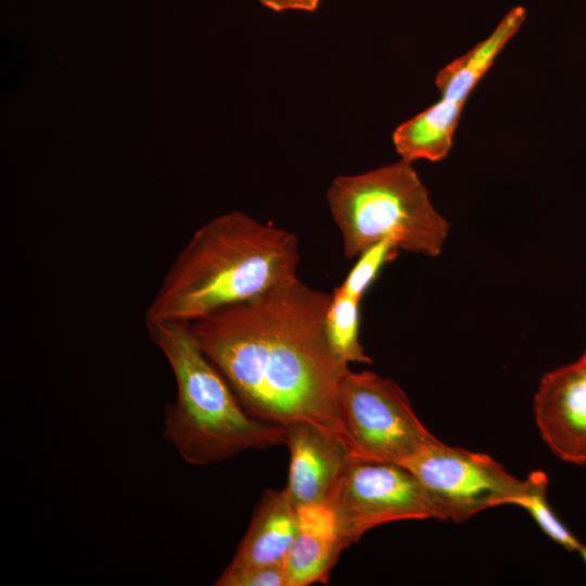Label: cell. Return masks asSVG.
Returning a JSON list of instances; mask_svg holds the SVG:
<instances>
[{"mask_svg": "<svg viewBox=\"0 0 586 586\" xmlns=\"http://www.w3.org/2000/svg\"><path fill=\"white\" fill-rule=\"evenodd\" d=\"M331 297L296 278L189 326L250 416L284 428L311 422L340 436L353 454L339 406L349 368L332 352L324 329Z\"/></svg>", "mask_w": 586, "mask_h": 586, "instance_id": "cell-1", "label": "cell"}, {"mask_svg": "<svg viewBox=\"0 0 586 586\" xmlns=\"http://www.w3.org/2000/svg\"><path fill=\"white\" fill-rule=\"evenodd\" d=\"M297 235L242 212L194 231L165 273L145 322L192 323L297 278Z\"/></svg>", "mask_w": 586, "mask_h": 586, "instance_id": "cell-2", "label": "cell"}, {"mask_svg": "<svg viewBox=\"0 0 586 586\" xmlns=\"http://www.w3.org/2000/svg\"><path fill=\"white\" fill-rule=\"evenodd\" d=\"M145 324L176 382V398L165 408L162 436L187 463L207 466L245 450L286 444V428L255 419L244 410L189 323Z\"/></svg>", "mask_w": 586, "mask_h": 586, "instance_id": "cell-3", "label": "cell"}, {"mask_svg": "<svg viewBox=\"0 0 586 586\" xmlns=\"http://www.w3.org/2000/svg\"><path fill=\"white\" fill-rule=\"evenodd\" d=\"M327 200L348 259L384 240L399 250L436 257L448 237V221L433 206L411 162L405 160L336 177Z\"/></svg>", "mask_w": 586, "mask_h": 586, "instance_id": "cell-4", "label": "cell"}, {"mask_svg": "<svg viewBox=\"0 0 586 586\" xmlns=\"http://www.w3.org/2000/svg\"><path fill=\"white\" fill-rule=\"evenodd\" d=\"M354 458L402 463L435 436L416 415L404 390L372 371H348L339 391Z\"/></svg>", "mask_w": 586, "mask_h": 586, "instance_id": "cell-5", "label": "cell"}, {"mask_svg": "<svg viewBox=\"0 0 586 586\" xmlns=\"http://www.w3.org/2000/svg\"><path fill=\"white\" fill-rule=\"evenodd\" d=\"M345 548L369 530L402 520H443L416 476L404 466L353 458L328 504Z\"/></svg>", "mask_w": 586, "mask_h": 586, "instance_id": "cell-6", "label": "cell"}, {"mask_svg": "<svg viewBox=\"0 0 586 586\" xmlns=\"http://www.w3.org/2000/svg\"><path fill=\"white\" fill-rule=\"evenodd\" d=\"M399 464L424 487L443 521L462 522L485 509L512 505L530 483L486 454L448 446L436 437Z\"/></svg>", "mask_w": 586, "mask_h": 586, "instance_id": "cell-7", "label": "cell"}, {"mask_svg": "<svg viewBox=\"0 0 586 586\" xmlns=\"http://www.w3.org/2000/svg\"><path fill=\"white\" fill-rule=\"evenodd\" d=\"M533 410L550 450L565 462L586 464V367L577 360L547 372Z\"/></svg>", "mask_w": 586, "mask_h": 586, "instance_id": "cell-8", "label": "cell"}, {"mask_svg": "<svg viewBox=\"0 0 586 586\" xmlns=\"http://www.w3.org/2000/svg\"><path fill=\"white\" fill-rule=\"evenodd\" d=\"M285 428V445L290 450L285 494L296 508L327 505L354 458L348 445L334 433L308 421H295Z\"/></svg>", "mask_w": 586, "mask_h": 586, "instance_id": "cell-9", "label": "cell"}, {"mask_svg": "<svg viewBox=\"0 0 586 586\" xmlns=\"http://www.w3.org/2000/svg\"><path fill=\"white\" fill-rule=\"evenodd\" d=\"M297 532L283 562L288 586L327 583L345 549L332 509L323 505L296 508Z\"/></svg>", "mask_w": 586, "mask_h": 586, "instance_id": "cell-10", "label": "cell"}, {"mask_svg": "<svg viewBox=\"0 0 586 586\" xmlns=\"http://www.w3.org/2000/svg\"><path fill=\"white\" fill-rule=\"evenodd\" d=\"M296 532V507L284 489H267L227 566L283 565Z\"/></svg>", "mask_w": 586, "mask_h": 586, "instance_id": "cell-11", "label": "cell"}, {"mask_svg": "<svg viewBox=\"0 0 586 586\" xmlns=\"http://www.w3.org/2000/svg\"><path fill=\"white\" fill-rule=\"evenodd\" d=\"M523 7H514L494 31L470 51L442 68L435 79L441 98L464 105L470 93L488 72L498 54L525 21Z\"/></svg>", "mask_w": 586, "mask_h": 586, "instance_id": "cell-12", "label": "cell"}, {"mask_svg": "<svg viewBox=\"0 0 586 586\" xmlns=\"http://www.w3.org/2000/svg\"><path fill=\"white\" fill-rule=\"evenodd\" d=\"M463 105L441 98L433 105L399 125L393 142L402 160L437 162L446 157Z\"/></svg>", "mask_w": 586, "mask_h": 586, "instance_id": "cell-13", "label": "cell"}, {"mask_svg": "<svg viewBox=\"0 0 586 586\" xmlns=\"http://www.w3.org/2000/svg\"><path fill=\"white\" fill-rule=\"evenodd\" d=\"M361 301L334 289L326 315V335L334 355L344 364H371L359 341Z\"/></svg>", "mask_w": 586, "mask_h": 586, "instance_id": "cell-14", "label": "cell"}, {"mask_svg": "<svg viewBox=\"0 0 586 586\" xmlns=\"http://www.w3.org/2000/svg\"><path fill=\"white\" fill-rule=\"evenodd\" d=\"M528 486L512 505L525 509L539 528L553 542L569 551H578L581 542L562 523L547 500V475L543 471H534L528 476Z\"/></svg>", "mask_w": 586, "mask_h": 586, "instance_id": "cell-15", "label": "cell"}, {"mask_svg": "<svg viewBox=\"0 0 586 586\" xmlns=\"http://www.w3.org/2000/svg\"><path fill=\"white\" fill-rule=\"evenodd\" d=\"M399 249L390 240L370 246L358 256L346 278L335 289L361 301L383 266L394 259Z\"/></svg>", "mask_w": 586, "mask_h": 586, "instance_id": "cell-16", "label": "cell"}, {"mask_svg": "<svg viewBox=\"0 0 586 586\" xmlns=\"http://www.w3.org/2000/svg\"><path fill=\"white\" fill-rule=\"evenodd\" d=\"M215 586H288L283 565L227 566Z\"/></svg>", "mask_w": 586, "mask_h": 586, "instance_id": "cell-17", "label": "cell"}, {"mask_svg": "<svg viewBox=\"0 0 586 586\" xmlns=\"http://www.w3.org/2000/svg\"><path fill=\"white\" fill-rule=\"evenodd\" d=\"M265 7L277 11H306L313 12L321 0H258Z\"/></svg>", "mask_w": 586, "mask_h": 586, "instance_id": "cell-18", "label": "cell"}, {"mask_svg": "<svg viewBox=\"0 0 586 586\" xmlns=\"http://www.w3.org/2000/svg\"><path fill=\"white\" fill-rule=\"evenodd\" d=\"M578 552L581 553L584 562L586 563V546L582 545V547L579 548Z\"/></svg>", "mask_w": 586, "mask_h": 586, "instance_id": "cell-19", "label": "cell"}, {"mask_svg": "<svg viewBox=\"0 0 586 586\" xmlns=\"http://www.w3.org/2000/svg\"><path fill=\"white\" fill-rule=\"evenodd\" d=\"M578 360L586 367V352Z\"/></svg>", "mask_w": 586, "mask_h": 586, "instance_id": "cell-20", "label": "cell"}]
</instances>
